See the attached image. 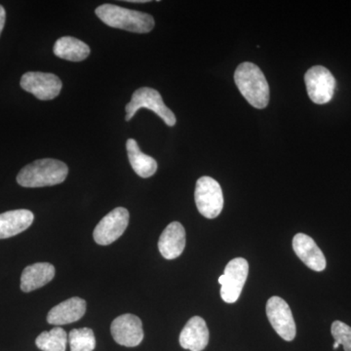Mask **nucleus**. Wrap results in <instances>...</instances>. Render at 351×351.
Returning a JSON list of instances; mask_svg holds the SVG:
<instances>
[{
  "label": "nucleus",
  "instance_id": "obj_1",
  "mask_svg": "<svg viewBox=\"0 0 351 351\" xmlns=\"http://www.w3.org/2000/svg\"><path fill=\"white\" fill-rule=\"evenodd\" d=\"M69 168L57 159H38L25 166L17 176V182L24 188H43L62 184L66 179Z\"/></svg>",
  "mask_w": 351,
  "mask_h": 351
},
{
  "label": "nucleus",
  "instance_id": "obj_2",
  "mask_svg": "<svg viewBox=\"0 0 351 351\" xmlns=\"http://www.w3.org/2000/svg\"><path fill=\"white\" fill-rule=\"evenodd\" d=\"M234 82L240 93L256 108L267 107L269 101V86L262 69L257 64L245 62L237 66Z\"/></svg>",
  "mask_w": 351,
  "mask_h": 351
},
{
  "label": "nucleus",
  "instance_id": "obj_3",
  "mask_svg": "<svg viewBox=\"0 0 351 351\" xmlns=\"http://www.w3.org/2000/svg\"><path fill=\"white\" fill-rule=\"evenodd\" d=\"M95 13L108 27L137 34H147L156 25L154 17L149 14L130 10L114 4H103L96 9Z\"/></svg>",
  "mask_w": 351,
  "mask_h": 351
},
{
  "label": "nucleus",
  "instance_id": "obj_4",
  "mask_svg": "<svg viewBox=\"0 0 351 351\" xmlns=\"http://www.w3.org/2000/svg\"><path fill=\"white\" fill-rule=\"evenodd\" d=\"M143 108L156 113L168 126H174L177 122L174 112L164 104L160 93L152 88L143 87L134 92L130 103L126 105V121H130L132 117Z\"/></svg>",
  "mask_w": 351,
  "mask_h": 351
},
{
  "label": "nucleus",
  "instance_id": "obj_5",
  "mask_svg": "<svg viewBox=\"0 0 351 351\" xmlns=\"http://www.w3.org/2000/svg\"><path fill=\"white\" fill-rule=\"evenodd\" d=\"M195 198L199 213L207 219H215L223 208L221 186L213 178L201 177L196 182Z\"/></svg>",
  "mask_w": 351,
  "mask_h": 351
},
{
  "label": "nucleus",
  "instance_id": "obj_6",
  "mask_svg": "<svg viewBox=\"0 0 351 351\" xmlns=\"http://www.w3.org/2000/svg\"><path fill=\"white\" fill-rule=\"evenodd\" d=\"M248 274L249 263L243 258H233L226 265L225 274L219 278L223 302L233 304L239 299Z\"/></svg>",
  "mask_w": 351,
  "mask_h": 351
},
{
  "label": "nucleus",
  "instance_id": "obj_7",
  "mask_svg": "<svg viewBox=\"0 0 351 351\" xmlns=\"http://www.w3.org/2000/svg\"><path fill=\"white\" fill-rule=\"evenodd\" d=\"M304 82L309 99L317 105H325L332 100L336 89V80L331 71L324 66L309 69L304 75Z\"/></svg>",
  "mask_w": 351,
  "mask_h": 351
},
{
  "label": "nucleus",
  "instance_id": "obj_8",
  "mask_svg": "<svg viewBox=\"0 0 351 351\" xmlns=\"http://www.w3.org/2000/svg\"><path fill=\"white\" fill-rule=\"evenodd\" d=\"M21 87L41 101H49L61 93L63 83L53 73L29 71L21 78Z\"/></svg>",
  "mask_w": 351,
  "mask_h": 351
},
{
  "label": "nucleus",
  "instance_id": "obj_9",
  "mask_svg": "<svg viewBox=\"0 0 351 351\" xmlns=\"http://www.w3.org/2000/svg\"><path fill=\"white\" fill-rule=\"evenodd\" d=\"M128 210L123 207H117L101 219L95 228L93 237L97 244L107 246L119 239L129 223Z\"/></svg>",
  "mask_w": 351,
  "mask_h": 351
},
{
  "label": "nucleus",
  "instance_id": "obj_10",
  "mask_svg": "<svg viewBox=\"0 0 351 351\" xmlns=\"http://www.w3.org/2000/svg\"><path fill=\"white\" fill-rule=\"evenodd\" d=\"M267 315L277 334L286 341H292L297 334L292 311L280 297L270 298L267 304Z\"/></svg>",
  "mask_w": 351,
  "mask_h": 351
},
{
  "label": "nucleus",
  "instance_id": "obj_11",
  "mask_svg": "<svg viewBox=\"0 0 351 351\" xmlns=\"http://www.w3.org/2000/svg\"><path fill=\"white\" fill-rule=\"evenodd\" d=\"M110 332L115 343L126 348H135L144 339L142 321L133 314H123L115 318Z\"/></svg>",
  "mask_w": 351,
  "mask_h": 351
},
{
  "label": "nucleus",
  "instance_id": "obj_12",
  "mask_svg": "<svg viewBox=\"0 0 351 351\" xmlns=\"http://www.w3.org/2000/svg\"><path fill=\"white\" fill-rule=\"evenodd\" d=\"M295 255L304 265L314 271H323L326 267V258L315 241L304 233H298L293 239Z\"/></svg>",
  "mask_w": 351,
  "mask_h": 351
},
{
  "label": "nucleus",
  "instance_id": "obj_13",
  "mask_svg": "<svg viewBox=\"0 0 351 351\" xmlns=\"http://www.w3.org/2000/svg\"><path fill=\"white\" fill-rule=\"evenodd\" d=\"M186 247V230L179 221H173L161 233L158 249L166 260L180 257Z\"/></svg>",
  "mask_w": 351,
  "mask_h": 351
},
{
  "label": "nucleus",
  "instance_id": "obj_14",
  "mask_svg": "<svg viewBox=\"0 0 351 351\" xmlns=\"http://www.w3.org/2000/svg\"><path fill=\"white\" fill-rule=\"evenodd\" d=\"M209 343V330L206 322L199 316H193L188 321L180 335V345L184 350L202 351Z\"/></svg>",
  "mask_w": 351,
  "mask_h": 351
},
{
  "label": "nucleus",
  "instance_id": "obj_15",
  "mask_svg": "<svg viewBox=\"0 0 351 351\" xmlns=\"http://www.w3.org/2000/svg\"><path fill=\"white\" fill-rule=\"evenodd\" d=\"M86 313V302L78 297L71 298L53 307L48 313L47 322L51 325L69 324L82 319Z\"/></svg>",
  "mask_w": 351,
  "mask_h": 351
},
{
  "label": "nucleus",
  "instance_id": "obj_16",
  "mask_svg": "<svg viewBox=\"0 0 351 351\" xmlns=\"http://www.w3.org/2000/svg\"><path fill=\"white\" fill-rule=\"evenodd\" d=\"M55 267L49 263H36L23 270L21 276V290L24 293L32 292L45 286L54 278Z\"/></svg>",
  "mask_w": 351,
  "mask_h": 351
},
{
  "label": "nucleus",
  "instance_id": "obj_17",
  "mask_svg": "<svg viewBox=\"0 0 351 351\" xmlns=\"http://www.w3.org/2000/svg\"><path fill=\"white\" fill-rule=\"evenodd\" d=\"M34 219L32 212L25 209L0 214V239H9L25 232L32 226Z\"/></svg>",
  "mask_w": 351,
  "mask_h": 351
},
{
  "label": "nucleus",
  "instance_id": "obj_18",
  "mask_svg": "<svg viewBox=\"0 0 351 351\" xmlns=\"http://www.w3.org/2000/svg\"><path fill=\"white\" fill-rule=\"evenodd\" d=\"M126 149L129 162L136 174L142 178H149L156 174L157 171L156 159L142 152L138 143L134 138L127 140Z\"/></svg>",
  "mask_w": 351,
  "mask_h": 351
},
{
  "label": "nucleus",
  "instance_id": "obj_19",
  "mask_svg": "<svg viewBox=\"0 0 351 351\" xmlns=\"http://www.w3.org/2000/svg\"><path fill=\"white\" fill-rule=\"evenodd\" d=\"M53 50L57 57L71 62L84 61L90 55L89 46L73 36L58 39Z\"/></svg>",
  "mask_w": 351,
  "mask_h": 351
},
{
  "label": "nucleus",
  "instance_id": "obj_20",
  "mask_svg": "<svg viewBox=\"0 0 351 351\" xmlns=\"http://www.w3.org/2000/svg\"><path fill=\"white\" fill-rule=\"evenodd\" d=\"M69 336L63 328L55 327L43 332L36 338V345L43 351H66Z\"/></svg>",
  "mask_w": 351,
  "mask_h": 351
},
{
  "label": "nucleus",
  "instance_id": "obj_21",
  "mask_svg": "<svg viewBox=\"0 0 351 351\" xmlns=\"http://www.w3.org/2000/svg\"><path fill=\"white\" fill-rule=\"evenodd\" d=\"M71 351H93L96 346V339L93 330L80 328L71 330L69 335Z\"/></svg>",
  "mask_w": 351,
  "mask_h": 351
},
{
  "label": "nucleus",
  "instance_id": "obj_22",
  "mask_svg": "<svg viewBox=\"0 0 351 351\" xmlns=\"http://www.w3.org/2000/svg\"><path fill=\"white\" fill-rule=\"evenodd\" d=\"M331 332L336 343L343 346L345 351H351V327L341 321H335L332 324Z\"/></svg>",
  "mask_w": 351,
  "mask_h": 351
},
{
  "label": "nucleus",
  "instance_id": "obj_23",
  "mask_svg": "<svg viewBox=\"0 0 351 351\" xmlns=\"http://www.w3.org/2000/svg\"><path fill=\"white\" fill-rule=\"evenodd\" d=\"M6 12L5 9L2 5H0V34L3 31L4 25H5Z\"/></svg>",
  "mask_w": 351,
  "mask_h": 351
},
{
  "label": "nucleus",
  "instance_id": "obj_24",
  "mask_svg": "<svg viewBox=\"0 0 351 351\" xmlns=\"http://www.w3.org/2000/svg\"><path fill=\"white\" fill-rule=\"evenodd\" d=\"M129 2H132V3H147V2H149L147 1V0H131V1H129Z\"/></svg>",
  "mask_w": 351,
  "mask_h": 351
},
{
  "label": "nucleus",
  "instance_id": "obj_25",
  "mask_svg": "<svg viewBox=\"0 0 351 351\" xmlns=\"http://www.w3.org/2000/svg\"><path fill=\"white\" fill-rule=\"evenodd\" d=\"M339 346V343H336V341H335L334 346H332V348H334V350H338Z\"/></svg>",
  "mask_w": 351,
  "mask_h": 351
}]
</instances>
